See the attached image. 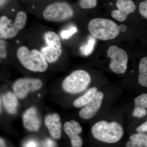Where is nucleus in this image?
<instances>
[{"label":"nucleus","instance_id":"obj_1","mask_svg":"<svg viewBox=\"0 0 147 147\" xmlns=\"http://www.w3.org/2000/svg\"><path fill=\"white\" fill-rule=\"evenodd\" d=\"M91 131L95 139L108 144L118 142L124 134L123 127L120 124L116 121L108 122L103 120L95 123L92 127Z\"/></svg>","mask_w":147,"mask_h":147},{"label":"nucleus","instance_id":"obj_2","mask_svg":"<svg viewBox=\"0 0 147 147\" xmlns=\"http://www.w3.org/2000/svg\"><path fill=\"white\" fill-rule=\"evenodd\" d=\"M17 58L25 68L34 72H44L48 67V62L40 51L32 50L26 46L19 47L16 53Z\"/></svg>","mask_w":147,"mask_h":147},{"label":"nucleus","instance_id":"obj_3","mask_svg":"<svg viewBox=\"0 0 147 147\" xmlns=\"http://www.w3.org/2000/svg\"><path fill=\"white\" fill-rule=\"evenodd\" d=\"M88 28L92 36L104 41L114 39L120 32L119 26L114 21L105 18L92 19Z\"/></svg>","mask_w":147,"mask_h":147},{"label":"nucleus","instance_id":"obj_4","mask_svg":"<svg viewBox=\"0 0 147 147\" xmlns=\"http://www.w3.org/2000/svg\"><path fill=\"white\" fill-rule=\"evenodd\" d=\"M91 82L88 72L78 69L71 72L64 79L62 86L66 92L71 94L80 93L86 89Z\"/></svg>","mask_w":147,"mask_h":147},{"label":"nucleus","instance_id":"obj_5","mask_svg":"<svg viewBox=\"0 0 147 147\" xmlns=\"http://www.w3.org/2000/svg\"><path fill=\"white\" fill-rule=\"evenodd\" d=\"M27 15L24 11H19L16 14L13 22L5 16L0 18V38L10 39L16 36L20 31L26 26Z\"/></svg>","mask_w":147,"mask_h":147},{"label":"nucleus","instance_id":"obj_6","mask_svg":"<svg viewBox=\"0 0 147 147\" xmlns=\"http://www.w3.org/2000/svg\"><path fill=\"white\" fill-rule=\"evenodd\" d=\"M46 45L40 49L48 63H53L60 57L62 53V46L59 36L55 32L49 31L43 34Z\"/></svg>","mask_w":147,"mask_h":147},{"label":"nucleus","instance_id":"obj_7","mask_svg":"<svg viewBox=\"0 0 147 147\" xmlns=\"http://www.w3.org/2000/svg\"><path fill=\"white\" fill-rule=\"evenodd\" d=\"M74 11L67 3L58 2L50 4L43 11V18L53 22H60L68 20L74 15Z\"/></svg>","mask_w":147,"mask_h":147},{"label":"nucleus","instance_id":"obj_8","mask_svg":"<svg viewBox=\"0 0 147 147\" xmlns=\"http://www.w3.org/2000/svg\"><path fill=\"white\" fill-rule=\"evenodd\" d=\"M107 56L110 61L109 67L111 71L117 74L126 72L128 58L126 52L116 45H112L107 50Z\"/></svg>","mask_w":147,"mask_h":147},{"label":"nucleus","instance_id":"obj_9","mask_svg":"<svg viewBox=\"0 0 147 147\" xmlns=\"http://www.w3.org/2000/svg\"><path fill=\"white\" fill-rule=\"evenodd\" d=\"M42 83L40 79L35 78H21L13 83V93L20 99L26 97L30 92L36 91L42 88Z\"/></svg>","mask_w":147,"mask_h":147},{"label":"nucleus","instance_id":"obj_10","mask_svg":"<svg viewBox=\"0 0 147 147\" xmlns=\"http://www.w3.org/2000/svg\"><path fill=\"white\" fill-rule=\"evenodd\" d=\"M103 98V93L102 92H98L93 99L80 110L79 113V117L85 120H89L93 118L100 109Z\"/></svg>","mask_w":147,"mask_h":147},{"label":"nucleus","instance_id":"obj_11","mask_svg":"<svg viewBox=\"0 0 147 147\" xmlns=\"http://www.w3.org/2000/svg\"><path fill=\"white\" fill-rule=\"evenodd\" d=\"M64 130L70 138L71 147H82L83 140L79 134L82 131L81 125L76 121L71 120L66 122L63 125Z\"/></svg>","mask_w":147,"mask_h":147},{"label":"nucleus","instance_id":"obj_12","mask_svg":"<svg viewBox=\"0 0 147 147\" xmlns=\"http://www.w3.org/2000/svg\"><path fill=\"white\" fill-rule=\"evenodd\" d=\"M116 5L118 9L113 11L111 15L120 22L125 21L128 14L134 12L136 9L135 4L131 0H117Z\"/></svg>","mask_w":147,"mask_h":147},{"label":"nucleus","instance_id":"obj_13","mask_svg":"<svg viewBox=\"0 0 147 147\" xmlns=\"http://www.w3.org/2000/svg\"><path fill=\"white\" fill-rule=\"evenodd\" d=\"M23 121L25 128L29 131H37L41 125V121L37 110L31 107L25 111L23 115Z\"/></svg>","mask_w":147,"mask_h":147},{"label":"nucleus","instance_id":"obj_14","mask_svg":"<svg viewBox=\"0 0 147 147\" xmlns=\"http://www.w3.org/2000/svg\"><path fill=\"white\" fill-rule=\"evenodd\" d=\"M45 124L53 139L56 140L60 139L62 124L60 117L58 114L53 113L47 115L45 117Z\"/></svg>","mask_w":147,"mask_h":147},{"label":"nucleus","instance_id":"obj_15","mask_svg":"<svg viewBox=\"0 0 147 147\" xmlns=\"http://www.w3.org/2000/svg\"><path fill=\"white\" fill-rule=\"evenodd\" d=\"M14 93L9 92L2 96V100L4 106L7 113L10 114L16 113L18 108V101Z\"/></svg>","mask_w":147,"mask_h":147},{"label":"nucleus","instance_id":"obj_16","mask_svg":"<svg viewBox=\"0 0 147 147\" xmlns=\"http://www.w3.org/2000/svg\"><path fill=\"white\" fill-rule=\"evenodd\" d=\"M98 92L96 87L90 88L84 95L74 101V106L75 108H80L86 106L93 99Z\"/></svg>","mask_w":147,"mask_h":147},{"label":"nucleus","instance_id":"obj_17","mask_svg":"<svg viewBox=\"0 0 147 147\" xmlns=\"http://www.w3.org/2000/svg\"><path fill=\"white\" fill-rule=\"evenodd\" d=\"M126 147H147V135L143 133L132 134L129 141L127 142Z\"/></svg>","mask_w":147,"mask_h":147},{"label":"nucleus","instance_id":"obj_18","mask_svg":"<svg viewBox=\"0 0 147 147\" xmlns=\"http://www.w3.org/2000/svg\"><path fill=\"white\" fill-rule=\"evenodd\" d=\"M138 82L142 86L147 88V57L142 58L140 61Z\"/></svg>","mask_w":147,"mask_h":147},{"label":"nucleus","instance_id":"obj_19","mask_svg":"<svg viewBox=\"0 0 147 147\" xmlns=\"http://www.w3.org/2000/svg\"><path fill=\"white\" fill-rule=\"evenodd\" d=\"M96 38L93 36L89 37L88 42L80 47L81 54L84 56H88L91 54L93 51L95 45Z\"/></svg>","mask_w":147,"mask_h":147},{"label":"nucleus","instance_id":"obj_20","mask_svg":"<svg viewBox=\"0 0 147 147\" xmlns=\"http://www.w3.org/2000/svg\"><path fill=\"white\" fill-rule=\"evenodd\" d=\"M134 103L135 107L147 109V94H143L135 98Z\"/></svg>","mask_w":147,"mask_h":147},{"label":"nucleus","instance_id":"obj_21","mask_svg":"<svg viewBox=\"0 0 147 147\" xmlns=\"http://www.w3.org/2000/svg\"><path fill=\"white\" fill-rule=\"evenodd\" d=\"M97 3V0H79V1L80 7L84 9L94 8Z\"/></svg>","mask_w":147,"mask_h":147},{"label":"nucleus","instance_id":"obj_22","mask_svg":"<svg viewBox=\"0 0 147 147\" xmlns=\"http://www.w3.org/2000/svg\"><path fill=\"white\" fill-rule=\"evenodd\" d=\"M76 27L72 26L69 30H64L61 32V36L63 39H67L71 37L74 34L77 32Z\"/></svg>","mask_w":147,"mask_h":147},{"label":"nucleus","instance_id":"obj_23","mask_svg":"<svg viewBox=\"0 0 147 147\" xmlns=\"http://www.w3.org/2000/svg\"><path fill=\"white\" fill-rule=\"evenodd\" d=\"M147 114L146 109L139 107H135L132 113V115L135 117L141 118Z\"/></svg>","mask_w":147,"mask_h":147},{"label":"nucleus","instance_id":"obj_24","mask_svg":"<svg viewBox=\"0 0 147 147\" xmlns=\"http://www.w3.org/2000/svg\"><path fill=\"white\" fill-rule=\"evenodd\" d=\"M139 11L143 17L147 19V0L139 3Z\"/></svg>","mask_w":147,"mask_h":147},{"label":"nucleus","instance_id":"obj_25","mask_svg":"<svg viewBox=\"0 0 147 147\" xmlns=\"http://www.w3.org/2000/svg\"><path fill=\"white\" fill-rule=\"evenodd\" d=\"M0 57L1 59H4L6 57L7 52L6 50L5 42L3 39L1 40V46H0Z\"/></svg>","mask_w":147,"mask_h":147},{"label":"nucleus","instance_id":"obj_26","mask_svg":"<svg viewBox=\"0 0 147 147\" xmlns=\"http://www.w3.org/2000/svg\"><path fill=\"white\" fill-rule=\"evenodd\" d=\"M136 130L138 132L140 133L147 132V120L145 122L142 123L140 126L138 127Z\"/></svg>","mask_w":147,"mask_h":147},{"label":"nucleus","instance_id":"obj_27","mask_svg":"<svg viewBox=\"0 0 147 147\" xmlns=\"http://www.w3.org/2000/svg\"><path fill=\"white\" fill-rule=\"evenodd\" d=\"M25 147H38L37 145L36 144L35 141L31 140L27 142L25 144Z\"/></svg>","mask_w":147,"mask_h":147},{"label":"nucleus","instance_id":"obj_28","mask_svg":"<svg viewBox=\"0 0 147 147\" xmlns=\"http://www.w3.org/2000/svg\"><path fill=\"white\" fill-rule=\"evenodd\" d=\"M54 143L53 141L50 139H47L46 141L45 147H55Z\"/></svg>","mask_w":147,"mask_h":147},{"label":"nucleus","instance_id":"obj_29","mask_svg":"<svg viewBox=\"0 0 147 147\" xmlns=\"http://www.w3.org/2000/svg\"><path fill=\"white\" fill-rule=\"evenodd\" d=\"M119 26L120 31L125 32L126 30L127 27L125 25L122 24V25H120V26Z\"/></svg>","mask_w":147,"mask_h":147},{"label":"nucleus","instance_id":"obj_30","mask_svg":"<svg viewBox=\"0 0 147 147\" xmlns=\"http://www.w3.org/2000/svg\"><path fill=\"white\" fill-rule=\"evenodd\" d=\"M0 147H6L4 140L2 138L0 139Z\"/></svg>","mask_w":147,"mask_h":147},{"label":"nucleus","instance_id":"obj_31","mask_svg":"<svg viewBox=\"0 0 147 147\" xmlns=\"http://www.w3.org/2000/svg\"><path fill=\"white\" fill-rule=\"evenodd\" d=\"M7 1V0H0L1 6H2L4 4H5V3Z\"/></svg>","mask_w":147,"mask_h":147}]
</instances>
